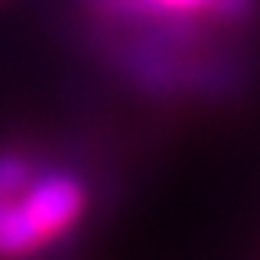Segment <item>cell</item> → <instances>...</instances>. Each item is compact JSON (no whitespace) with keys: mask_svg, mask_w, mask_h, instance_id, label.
Returning a JSON list of instances; mask_svg holds the SVG:
<instances>
[{"mask_svg":"<svg viewBox=\"0 0 260 260\" xmlns=\"http://www.w3.org/2000/svg\"><path fill=\"white\" fill-rule=\"evenodd\" d=\"M78 49L153 104H234L260 78V0H69Z\"/></svg>","mask_w":260,"mask_h":260,"instance_id":"1","label":"cell"},{"mask_svg":"<svg viewBox=\"0 0 260 260\" xmlns=\"http://www.w3.org/2000/svg\"><path fill=\"white\" fill-rule=\"evenodd\" d=\"M101 179L75 150L0 140V260H46L75 241L104 205Z\"/></svg>","mask_w":260,"mask_h":260,"instance_id":"2","label":"cell"}]
</instances>
